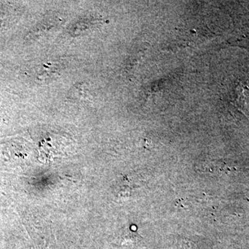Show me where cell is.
Listing matches in <instances>:
<instances>
[{
    "mask_svg": "<svg viewBox=\"0 0 249 249\" xmlns=\"http://www.w3.org/2000/svg\"><path fill=\"white\" fill-rule=\"evenodd\" d=\"M142 242V237L134 232H130L124 235L122 245L130 247L133 249H139Z\"/></svg>",
    "mask_w": 249,
    "mask_h": 249,
    "instance_id": "cell-1",
    "label": "cell"
}]
</instances>
